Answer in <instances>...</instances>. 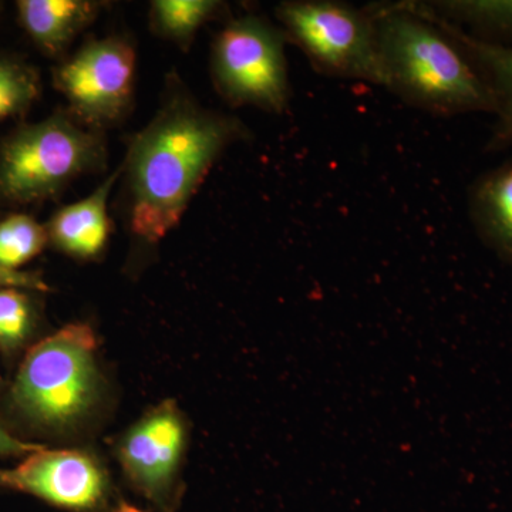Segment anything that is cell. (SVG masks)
<instances>
[{
    "label": "cell",
    "instance_id": "6da1fadb",
    "mask_svg": "<svg viewBox=\"0 0 512 512\" xmlns=\"http://www.w3.org/2000/svg\"><path fill=\"white\" fill-rule=\"evenodd\" d=\"M248 131L237 117L205 109L170 74L160 109L121 164L124 218L134 242L157 247L180 224L218 158Z\"/></svg>",
    "mask_w": 512,
    "mask_h": 512
},
{
    "label": "cell",
    "instance_id": "52a82bcc",
    "mask_svg": "<svg viewBox=\"0 0 512 512\" xmlns=\"http://www.w3.org/2000/svg\"><path fill=\"white\" fill-rule=\"evenodd\" d=\"M137 52L123 36L93 37L55 70V87L69 113L104 131L127 119L134 106Z\"/></svg>",
    "mask_w": 512,
    "mask_h": 512
},
{
    "label": "cell",
    "instance_id": "8992f818",
    "mask_svg": "<svg viewBox=\"0 0 512 512\" xmlns=\"http://www.w3.org/2000/svg\"><path fill=\"white\" fill-rule=\"evenodd\" d=\"M286 42L284 30L262 16L228 20L212 43L215 90L231 106L284 113L291 100Z\"/></svg>",
    "mask_w": 512,
    "mask_h": 512
},
{
    "label": "cell",
    "instance_id": "7a4b0ae2",
    "mask_svg": "<svg viewBox=\"0 0 512 512\" xmlns=\"http://www.w3.org/2000/svg\"><path fill=\"white\" fill-rule=\"evenodd\" d=\"M370 8L375 15L383 87L434 116L494 113L490 87L426 3Z\"/></svg>",
    "mask_w": 512,
    "mask_h": 512
},
{
    "label": "cell",
    "instance_id": "e0dca14e",
    "mask_svg": "<svg viewBox=\"0 0 512 512\" xmlns=\"http://www.w3.org/2000/svg\"><path fill=\"white\" fill-rule=\"evenodd\" d=\"M40 96L39 76L28 64L0 56V121L22 116Z\"/></svg>",
    "mask_w": 512,
    "mask_h": 512
},
{
    "label": "cell",
    "instance_id": "277c9868",
    "mask_svg": "<svg viewBox=\"0 0 512 512\" xmlns=\"http://www.w3.org/2000/svg\"><path fill=\"white\" fill-rule=\"evenodd\" d=\"M96 349V335L86 323H70L36 343L13 384L20 412L52 429L86 416L99 396Z\"/></svg>",
    "mask_w": 512,
    "mask_h": 512
},
{
    "label": "cell",
    "instance_id": "ba28073f",
    "mask_svg": "<svg viewBox=\"0 0 512 512\" xmlns=\"http://www.w3.org/2000/svg\"><path fill=\"white\" fill-rule=\"evenodd\" d=\"M185 440L183 414L168 400L130 427L117 447L128 483L160 512L177 508Z\"/></svg>",
    "mask_w": 512,
    "mask_h": 512
},
{
    "label": "cell",
    "instance_id": "7c38bea8",
    "mask_svg": "<svg viewBox=\"0 0 512 512\" xmlns=\"http://www.w3.org/2000/svg\"><path fill=\"white\" fill-rule=\"evenodd\" d=\"M101 3L92 0H22L19 19L43 53L60 56L100 12Z\"/></svg>",
    "mask_w": 512,
    "mask_h": 512
},
{
    "label": "cell",
    "instance_id": "8fae6325",
    "mask_svg": "<svg viewBox=\"0 0 512 512\" xmlns=\"http://www.w3.org/2000/svg\"><path fill=\"white\" fill-rule=\"evenodd\" d=\"M468 214L485 247L512 264V158L474 181L468 191Z\"/></svg>",
    "mask_w": 512,
    "mask_h": 512
},
{
    "label": "cell",
    "instance_id": "5bb4252c",
    "mask_svg": "<svg viewBox=\"0 0 512 512\" xmlns=\"http://www.w3.org/2000/svg\"><path fill=\"white\" fill-rule=\"evenodd\" d=\"M426 5L478 42L512 49V0H448Z\"/></svg>",
    "mask_w": 512,
    "mask_h": 512
},
{
    "label": "cell",
    "instance_id": "2e32d148",
    "mask_svg": "<svg viewBox=\"0 0 512 512\" xmlns=\"http://www.w3.org/2000/svg\"><path fill=\"white\" fill-rule=\"evenodd\" d=\"M49 242L46 227L25 214L9 215L0 221V266L19 271L45 249Z\"/></svg>",
    "mask_w": 512,
    "mask_h": 512
},
{
    "label": "cell",
    "instance_id": "3957f363",
    "mask_svg": "<svg viewBox=\"0 0 512 512\" xmlns=\"http://www.w3.org/2000/svg\"><path fill=\"white\" fill-rule=\"evenodd\" d=\"M107 143L93 130L59 111L19 127L0 146V194L18 204L56 197L77 178L106 170Z\"/></svg>",
    "mask_w": 512,
    "mask_h": 512
},
{
    "label": "cell",
    "instance_id": "ffe728a7",
    "mask_svg": "<svg viewBox=\"0 0 512 512\" xmlns=\"http://www.w3.org/2000/svg\"><path fill=\"white\" fill-rule=\"evenodd\" d=\"M42 448L43 446H39V444L19 440L0 424V457L29 456Z\"/></svg>",
    "mask_w": 512,
    "mask_h": 512
},
{
    "label": "cell",
    "instance_id": "30bf717a",
    "mask_svg": "<svg viewBox=\"0 0 512 512\" xmlns=\"http://www.w3.org/2000/svg\"><path fill=\"white\" fill-rule=\"evenodd\" d=\"M121 177V167L109 175L87 197L73 204L64 205L47 222L49 242L63 254L76 259L97 258L109 244L111 221L110 194Z\"/></svg>",
    "mask_w": 512,
    "mask_h": 512
},
{
    "label": "cell",
    "instance_id": "4fadbf2b",
    "mask_svg": "<svg viewBox=\"0 0 512 512\" xmlns=\"http://www.w3.org/2000/svg\"><path fill=\"white\" fill-rule=\"evenodd\" d=\"M437 18L466 50L493 94L495 124L485 150L490 153L510 150L512 148V49L478 42L447 20L441 19L440 16Z\"/></svg>",
    "mask_w": 512,
    "mask_h": 512
},
{
    "label": "cell",
    "instance_id": "ac0fdd59",
    "mask_svg": "<svg viewBox=\"0 0 512 512\" xmlns=\"http://www.w3.org/2000/svg\"><path fill=\"white\" fill-rule=\"evenodd\" d=\"M26 289H0V348L15 350L25 343L33 328L35 311Z\"/></svg>",
    "mask_w": 512,
    "mask_h": 512
},
{
    "label": "cell",
    "instance_id": "9a60e30c",
    "mask_svg": "<svg viewBox=\"0 0 512 512\" xmlns=\"http://www.w3.org/2000/svg\"><path fill=\"white\" fill-rule=\"evenodd\" d=\"M224 3L214 0H154L150 28L161 39L188 50L198 30L217 18Z\"/></svg>",
    "mask_w": 512,
    "mask_h": 512
},
{
    "label": "cell",
    "instance_id": "d6986e66",
    "mask_svg": "<svg viewBox=\"0 0 512 512\" xmlns=\"http://www.w3.org/2000/svg\"><path fill=\"white\" fill-rule=\"evenodd\" d=\"M19 288L26 291H49V286L40 276L29 274V272L12 271V269L0 266V289Z\"/></svg>",
    "mask_w": 512,
    "mask_h": 512
},
{
    "label": "cell",
    "instance_id": "9c48e42d",
    "mask_svg": "<svg viewBox=\"0 0 512 512\" xmlns=\"http://www.w3.org/2000/svg\"><path fill=\"white\" fill-rule=\"evenodd\" d=\"M0 487L33 495L70 512L103 510L109 480L96 458L79 450H42L16 467L0 468Z\"/></svg>",
    "mask_w": 512,
    "mask_h": 512
},
{
    "label": "cell",
    "instance_id": "5b68a950",
    "mask_svg": "<svg viewBox=\"0 0 512 512\" xmlns=\"http://www.w3.org/2000/svg\"><path fill=\"white\" fill-rule=\"evenodd\" d=\"M275 12L286 39L305 53L316 72L383 86L372 8L335 0H291Z\"/></svg>",
    "mask_w": 512,
    "mask_h": 512
},
{
    "label": "cell",
    "instance_id": "44dd1931",
    "mask_svg": "<svg viewBox=\"0 0 512 512\" xmlns=\"http://www.w3.org/2000/svg\"><path fill=\"white\" fill-rule=\"evenodd\" d=\"M109 512H146L140 510L136 505L127 503V501H119Z\"/></svg>",
    "mask_w": 512,
    "mask_h": 512
}]
</instances>
